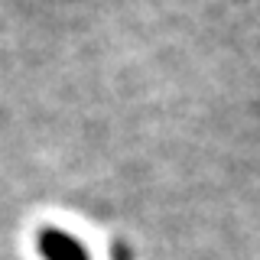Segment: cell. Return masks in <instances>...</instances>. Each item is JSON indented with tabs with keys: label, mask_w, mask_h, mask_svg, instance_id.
I'll use <instances>...</instances> for the list:
<instances>
[{
	"label": "cell",
	"mask_w": 260,
	"mask_h": 260,
	"mask_svg": "<svg viewBox=\"0 0 260 260\" xmlns=\"http://www.w3.org/2000/svg\"><path fill=\"white\" fill-rule=\"evenodd\" d=\"M39 247L49 260H88L85 257V247L78 241H72L65 231L59 228H43L39 231Z\"/></svg>",
	"instance_id": "obj_1"
}]
</instances>
